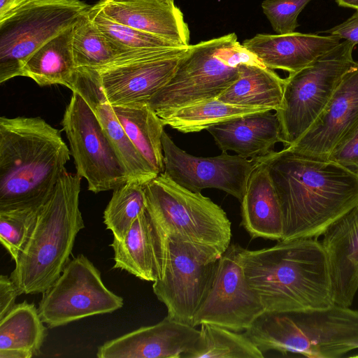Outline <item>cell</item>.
<instances>
[{"mask_svg": "<svg viewBox=\"0 0 358 358\" xmlns=\"http://www.w3.org/2000/svg\"><path fill=\"white\" fill-rule=\"evenodd\" d=\"M258 159L268 168L280 204L282 240L317 238L358 203V176L331 160L289 148Z\"/></svg>", "mask_w": 358, "mask_h": 358, "instance_id": "obj_1", "label": "cell"}, {"mask_svg": "<svg viewBox=\"0 0 358 358\" xmlns=\"http://www.w3.org/2000/svg\"><path fill=\"white\" fill-rule=\"evenodd\" d=\"M244 271L265 312L324 308L334 304L320 241L306 237L278 241L257 250L244 248Z\"/></svg>", "mask_w": 358, "mask_h": 358, "instance_id": "obj_2", "label": "cell"}, {"mask_svg": "<svg viewBox=\"0 0 358 358\" xmlns=\"http://www.w3.org/2000/svg\"><path fill=\"white\" fill-rule=\"evenodd\" d=\"M70 150L39 117H0V210L43 205L66 171Z\"/></svg>", "mask_w": 358, "mask_h": 358, "instance_id": "obj_3", "label": "cell"}, {"mask_svg": "<svg viewBox=\"0 0 358 358\" xmlns=\"http://www.w3.org/2000/svg\"><path fill=\"white\" fill-rule=\"evenodd\" d=\"M80 180L77 173L66 171L42 206L10 275L20 295L43 294L70 260L76 238L85 227L79 208Z\"/></svg>", "mask_w": 358, "mask_h": 358, "instance_id": "obj_4", "label": "cell"}, {"mask_svg": "<svg viewBox=\"0 0 358 358\" xmlns=\"http://www.w3.org/2000/svg\"><path fill=\"white\" fill-rule=\"evenodd\" d=\"M244 334L263 353L341 357L358 349V310L334 303L324 308L264 312Z\"/></svg>", "mask_w": 358, "mask_h": 358, "instance_id": "obj_5", "label": "cell"}, {"mask_svg": "<svg viewBox=\"0 0 358 358\" xmlns=\"http://www.w3.org/2000/svg\"><path fill=\"white\" fill-rule=\"evenodd\" d=\"M264 65L234 33L192 45L171 80L148 101L161 118L182 107L217 98L238 78L241 64Z\"/></svg>", "mask_w": 358, "mask_h": 358, "instance_id": "obj_6", "label": "cell"}, {"mask_svg": "<svg viewBox=\"0 0 358 358\" xmlns=\"http://www.w3.org/2000/svg\"><path fill=\"white\" fill-rule=\"evenodd\" d=\"M146 210L167 238L215 248L231 243V223L210 198L179 185L161 173L144 185Z\"/></svg>", "mask_w": 358, "mask_h": 358, "instance_id": "obj_7", "label": "cell"}, {"mask_svg": "<svg viewBox=\"0 0 358 358\" xmlns=\"http://www.w3.org/2000/svg\"><path fill=\"white\" fill-rule=\"evenodd\" d=\"M355 45L345 40L285 78L282 102L275 110L284 148L294 145L311 127L345 75L356 65Z\"/></svg>", "mask_w": 358, "mask_h": 358, "instance_id": "obj_8", "label": "cell"}, {"mask_svg": "<svg viewBox=\"0 0 358 358\" xmlns=\"http://www.w3.org/2000/svg\"><path fill=\"white\" fill-rule=\"evenodd\" d=\"M90 7L80 0H29L1 19L0 83L22 76L30 56Z\"/></svg>", "mask_w": 358, "mask_h": 358, "instance_id": "obj_9", "label": "cell"}, {"mask_svg": "<svg viewBox=\"0 0 358 358\" xmlns=\"http://www.w3.org/2000/svg\"><path fill=\"white\" fill-rule=\"evenodd\" d=\"M192 48L189 45L127 50L93 69L112 106L148 103L171 80Z\"/></svg>", "mask_w": 358, "mask_h": 358, "instance_id": "obj_10", "label": "cell"}, {"mask_svg": "<svg viewBox=\"0 0 358 358\" xmlns=\"http://www.w3.org/2000/svg\"><path fill=\"white\" fill-rule=\"evenodd\" d=\"M220 250L168 238L166 265L162 278L153 282L167 316L192 326V320L213 282Z\"/></svg>", "mask_w": 358, "mask_h": 358, "instance_id": "obj_11", "label": "cell"}, {"mask_svg": "<svg viewBox=\"0 0 358 358\" xmlns=\"http://www.w3.org/2000/svg\"><path fill=\"white\" fill-rule=\"evenodd\" d=\"M123 299L103 284L101 273L84 255L70 259L56 281L43 293L38 313L48 328L85 317L112 313Z\"/></svg>", "mask_w": 358, "mask_h": 358, "instance_id": "obj_12", "label": "cell"}, {"mask_svg": "<svg viewBox=\"0 0 358 358\" xmlns=\"http://www.w3.org/2000/svg\"><path fill=\"white\" fill-rule=\"evenodd\" d=\"M76 173L85 178L94 193L114 190L128 181L97 117L87 101L73 92L62 121Z\"/></svg>", "mask_w": 358, "mask_h": 358, "instance_id": "obj_13", "label": "cell"}, {"mask_svg": "<svg viewBox=\"0 0 358 358\" xmlns=\"http://www.w3.org/2000/svg\"><path fill=\"white\" fill-rule=\"evenodd\" d=\"M243 250L237 243H230L222 253L210 291L193 318V327L209 323L240 332L265 312L247 280Z\"/></svg>", "mask_w": 358, "mask_h": 358, "instance_id": "obj_14", "label": "cell"}, {"mask_svg": "<svg viewBox=\"0 0 358 358\" xmlns=\"http://www.w3.org/2000/svg\"><path fill=\"white\" fill-rule=\"evenodd\" d=\"M162 143L163 173L175 182L196 193L207 188L218 189L241 202L256 159L227 152L212 157H196L180 148L164 131Z\"/></svg>", "mask_w": 358, "mask_h": 358, "instance_id": "obj_15", "label": "cell"}, {"mask_svg": "<svg viewBox=\"0 0 358 358\" xmlns=\"http://www.w3.org/2000/svg\"><path fill=\"white\" fill-rule=\"evenodd\" d=\"M358 128V62L343 77L328 103L306 132L289 148L328 159Z\"/></svg>", "mask_w": 358, "mask_h": 358, "instance_id": "obj_16", "label": "cell"}, {"mask_svg": "<svg viewBox=\"0 0 358 358\" xmlns=\"http://www.w3.org/2000/svg\"><path fill=\"white\" fill-rule=\"evenodd\" d=\"M200 334L194 327L166 316L105 342L97 349L99 358H184Z\"/></svg>", "mask_w": 358, "mask_h": 358, "instance_id": "obj_17", "label": "cell"}, {"mask_svg": "<svg viewBox=\"0 0 358 358\" xmlns=\"http://www.w3.org/2000/svg\"><path fill=\"white\" fill-rule=\"evenodd\" d=\"M322 236L334 302L350 307L358 290V203L333 221Z\"/></svg>", "mask_w": 358, "mask_h": 358, "instance_id": "obj_18", "label": "cell"}, {"mask_svg": "<svg viewBox=\"0 0 358 358\" xmlns=\"http://www.w3.org/2000/svg\"><path fill=\"white\" fill-rule=\"evenodd\" d=\"M70 90L78 93L94 112L126 171L128 181L145 185L159 175L154 171L127 135L101 89L94 69L77 68Z\"/></svg>", "mask_w": 358, "mask_h": 358, "instance_id": "obj_19", "label": "cell"}, {"mask_svg": "<svg viewBox=\"0 0 358 358\" xmlns=\"http://www.w3.org/2000/svg\"><path fill=\"white\" fill-rule=\"evenodd\" d=\"M113 268L124 270L141 280L155 282L163 277L167 259L168 238L145 210L124 238H113Z\"/></svg>", "mask_w": 358, "mask_h": 358, "instance_id": "obj_20", "label": "cell"}, {"mask_svg": "<svg viewBox=\"0 0 358 358\" xmlns=\"http://www.w3.org/2000/svg\"><path fill=\"white\" fill-rule=\"evenodd\" d=\"M95 4L115 22L180 46L189 45L188 25L173 1L99 0Z\"/></svg>", "mask_w": 358, "mask_h": 358, "instance_id": "obj_21", "label": "cell"}, {"mask_svg": "<svg viewBox=\"0 0 358 358\" xmlns=\"http://www.w3.org/2000/svg\"><path fill=\"white\" fill-rule=\"evenodd\" d=\"M340 38L332 35L292 32L285 34H258L242 45L266 67L289 74L306 67L333 49Z\"/></svg>", "mask_w": 358, "mask_h": 358, "instance_id": "obj_22", "label": "cell"}, {"mask_svg": "<svg viewBox=\"0 0 358 358\" xmlns=\"http://www.w3.org/2000/svg\"><path fill=\"white\" fill-rule=\"evenodd\" d=\"M222 152L233 151L243 157L256 159L273 151L282 143L280 125L275 110L255 113L209 127Z\"/></svg>", "mask_w": 358, "mask_h": 358, "instance_id": "obj_23", "label": "cell"}, {"mask_svg": "<svg viewBox=\"0 0 358 358\" xmlns=\"http://www.w3.org/2000/svg\"><path fill=\"white\" fill-rule=\"evenodd\" d=\"M241 204V225L252 238L282 239L280 204L268 168L259 159H256Z\"/></svg>", "mask_w": 358, "mask_h": 358, "instance_id": "obj_24", "label": "cell"}, {"mask_svg": "<svg viewBox=\"0 0 358 358\" xmlns=\"http://www.w3.org/2000/svg\"><path fill=\"white\" fill-rule=\"evenodd\" d=\"M285 79L264 65L243 64L238 77L217 99L248 108L277 110L281 104Z\"/></svg>", "mask_w": 358, "mask_h": 358, "instance_id": "obj_25", "label": "cell"}, {"mask_svg": "<svg viewBox=\"0 0 358 358\" xmlns=\"http://www.w3.org/2000/svg\"><path fill=\"white\" fill-rule=\"evenodd\" d=\"M33 303H17L0 320V358H31L40 354L47 328Z\"/></svg>", "mask_w": 358, "mask_h": 358, "instance_id": "obj_26", "label": "cell"}, {"mask_svg": "<svg viewBox=\"0 0 358 358\" xmlns=\"http://www.w3.org/2000/svg\"><path fill=\"white\" fill-rule=\"evenodd\" d=\"M72 27L34 52L23 66L22 76L31 78L40 86L59 84L71 89L77 71L72 49Z\"/></svg>", "mask_w": 358, "mask_h": 358, "instance_id": "obj_27", "label": "cell"}, {"mask_svg": "<svg viewBox=\"0 0 358 358\" xmlns=\"http://www.w3.org/2000/svg\"><path fill=\"white\" fill-rule=\"evenodd\" d=\"M127 135L155 173L164 171V124L148 103L112 106Z\"/></svg>", "mask_w": 358, "mask_h": 358, "instance_id": "obj_28", "label": "cell"}, {"mask_svg": "<svg viewBox=\"0 0 358 358\" xmlns=\"http://www.w3.org/2000/svg\"><path fill=\"white\" fill-rule=\"evenodd\" d=\"M268 110H270L237 106L215 98L182 107L160 119L164 126L189 134L231 119Z\"/></svg>", "mask_w": 358, "mask_h": 358, "instance_id": "obj_29", "label": "cell"}, {"mask_svg": "<svg viewBox=\"0 0 358 358\" xmlns=\"http://www.w3.org/2000/svg\"><path fill=\"white\" fill-rule=\"evenodd\" d=\"M263 352L243 333L202 323L200 334L184 358H263Z\"/></svg>", "mask_w": 358, "mask_h": 358, "instance_id": "obj_30", "label": "cell"}, {"mask_svg": "<svg viewBox=\"0 0 358 358\" xmlns=\"http://www.w3.org/2000/svg\"><path fill=\"white\" fill-rule=\"evenodd\" d=\"M72 49L77 68H97L120 54L92 20L88 10L72 27Z\"/></svg>", "mask_w": 358, "mask_h": 358, "instance_id": "obj_31", "label": "cell"}, {"mask_svg": "<svg viewBox=\"0 0 358 358\" xmlns=\"http://www.w3.org/2000/svg\"><path fill=\"white\" fill-rule=\"evenodd\" d=\"M145 210L144 185L127 181L113 190L103 212V222L113 232V238L121 241Z\"/></svg>", "mask_w": 358, "mask_h": 358, "instance_id": "obj_32", "label": "cell"}, {"mask_svg": "<svg viewBox=\"0 0 358 358\" xmlns=\"http://www.w3.org/2000/svg\"><path fill=\"white\" fill-rule=\"evenodd\" d=\"M88 14L120 53L138 49L181 47L155 35L115 22L105 15L96 4L90 7Z\"/></svg>", "mask_w": 358, "mask_h": 358, "instance_id": "obj_33", "label": "cell"}, {"mask_svg": "<svg viewBox=\"0 0 358 358\" xmlns=\"http://www.w3.org/2000/svg\"><path fill=\"white\" fill-rule=\"evenodd\" d=\"M43 206L0 210V241L15 262L32 233Z\"/></svg>", "mask_w": 358, "mask_h": 358, "instance_id": "obj_34", "label": "cell"}, {"mask_svg": "<svg viewBox=\"0 0 358 358\" xmlns=\"http://www.w3.org/2000/svg\"><path fill=\"white\" fill-rule=\"evenodd\" d=\"M312 0H264L262 8L277 34L294 32L299 13Z\"/></svg>", "mask_w": 358, "mask_h": 358, "instance_id": "obj_35", "label": "cell"}, {"mask_svg": "<svg viewBox=\"0 0 358 358\" xmlns=\"http://www.w3.org/2000/svg\"><path fill=\"white\" fill-rule=\"evenodd\" d=\"M328 159L358 176V128L331 152Z\"/></svg>", "mask_w": 358, "mask_h": 358, "instance_id": "obj_36", "label": "cell"}, {"mask_svg": "<svg viewBox=\"0 0 358 358\" xmlns=\"http://www.w3.org/2000/svg\"><path fill=\"white\" fill-rule=\"evenodd\" d=\"M20 294L10 276L0 275V320L15 306V299Z\"/></svg>", "mask_w": 358, "mask_h": 358, "instance_id": "obj_37", "label": "cell"}, {"mask_svg": "<svg viewBox=\"0 0 358 358\" xmlns=\"http://www.w3.org/2000/svg\"><path fill=\"white\" fill-rule=\"evenodd\" d=\"M332 35L348 41L355 45L358 44V10L343 22L324 31Z\"/></svg>", "mask_w": 358, "mask_h": 358, "instance_id": "obj_38", "label": "cell"}, {"mask_svg": "<svg viewBox=\"0 0 358 358\" xmlns=\"http://www.w3.org/2000/svg\"><path fill=\"white\" fill-rule=\"evenodd\" d=\"M29 0H0V20Z\"/></svg>", "mask_w": 358, "mask_h": 358, "instance_id": "obj_39", "label": "cell"}, {"mask_svg": "<svg viewBox=\"0 0 358 358\" xmlns=\"http://www.w3.org/2000/svg\"><path fill=\"white\" fill-rule=\"evenodd\" d=\"M339 6L358 10V0H336Z\"/></svg>", "mask_w": 358, "mask_h": 358, "instance_id": "obj_40", "label": "cell"}, {"mask_svg": "<svg viewBox=\"0 0 358 358\" xmlns=\"http://www.w3.org/2000/svg\"><path fill=\"white\" fill-rule=\"evenodd\" d=\"M171 1H174V0H171Z\"/></svg>", "mask_w": 358, "mask_h": 358, "instance_id": "obj_41", "label": "cell"}]
</instances>
